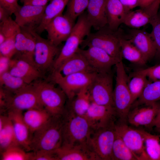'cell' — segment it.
Masks as SVG:
<instances>
[{"mask_svg":"<svg viewBox=\"0 0 160 160\" xmlns=\"http://www.w3.org/2000/svg\"><path fill=\"white\" fill-rule=\"evenodd\" d=\"M121 31L119 28L114 31L107 25L94 33H90L84 39L81 49L94 47L102 49L118 62L122 60L120 36Z\"/></svg>","mask_w":160,"mask_h":160,"instance_id":"obj_5","label":"cell"},{"mask_svg":"<svg viewBox=\"0 0 160 160\" xmlns=\"http://www.w3.org/2000/svg\"><path fill=\"white\" fill-rule=\"evenodd\" d=\"M20 29V27L11 17L0 22V44L6 39L16 36Z\"/></svg>","mask_w":160,"mask_h":160,"instance_id":"obj_38","label":"cell"},{"mask_svg":"<svg viewBox=\"0 0 160 160\" xmlns=\"http://www.w3.org/2000/svg\"><path fill=\"white\" fill-rule=\"evenodd\" d=\"M88 87L80 90L66 104V107L77 115L84 116L91 102Z\"/></svg>","mask_w":160,"mask_h":160,"instance_id":"obj_29","label":"cell"},{"mask_svg":"<svg viewBox=\"0 0 160 160\" xmlns=\"http://www.w3.org/2000/svg\"><path fill=\"white\" fill-rule=\"evenodd\" d=\"M63 114L53 116L42 127L33 134L30 145L31 151H55L63 142Z\"/></svg>","mask_w":160,"mask_h":160,"instance_id":"obj_1","label":"cell"},{"mask_svg":"<svg viewBox=\"0 0 160 160\" xmlns=\"http://www.w3.org/2000/svg\"><path fill=\"white\" fill-rule=\"evenodd\" d=\"M87 9V20L95 30H98L107 25L105 0H89Z\"/></svg>","mask_w":160,"mask_h":160,"instance_id":"obj_24","label":"cell"},{"mask_svg":"<svg viewBox=\"0 0 160 160\" xmlns=\"http://www.w3.org/2000/svg\"><path fill=\"white\" fill-rule=\"evenodd\" d=\"M160 5V0H157L146 7L131 11L127 14L123 23L135 29L150 23L153 18L158 13Z\"/></svg>","mask_w":160,"mask_h":160,"instance_id":"obj_19","label":"cell"},{"mask_svg":"<svg viewBox=\"0 0 160 160\" xmlns=\"http://www.w3.org/2000/svg\"><path fill=\"white\" fill-rule=\"evenodd\" d=\"M150 24L152 27V31L150 33L156 47L155 56L160 59V14L158 13L151 20Z\"/></svg>","mask_w":160,"mask_h":160,"instance_id":"obj_40","label":"cell"},{"mask_svg":"<svg viewBox=\"0 0 160 160\" xmlns=\"http://www.w3.org/2000/svg\"><path fill=\"white\" fill-rule=\"evenodd\" d=\"M14 57L11 59L12 62L34 81L41 77L43 74L36 67L23 59Z\"/></svg>","mask_w":160,"mask_h":160,"instance_id":"obj_39","label":"cell"},{"mask_svg":"<svg viewBox=\"0 0 160 160\" xmlns=\"http://www.w3.org/2000/svg\"><path fill=\"white\" fill-rule=\"evenodd\" d=\"M112 160H139L116 132L112 149Z\"/></svg>","mask_w":160,"mask_h":160,"instance_id":"obj_34","label":"cell"},{"mask_svg":"<svg viewBox=\"0 0 160 160\" xmlns=\"http://www.w3.org/2000/svg\"><path fill=\"white\" fill-rule=\"evenodd\" d=\"M33 30L20 28L16 37V53L14 56L23 59L36 67L34 53L36 39Z\"/></svg>","mask_w":160,"mask_h":160,"instance_id":"obj_18","label":"cell"},{"mask_svg":"<svg viewBox=\"0 0 160 160\" xmlns=\"http://www.w3.org/2000/svg\"><path fill=\"white\" fill-rule=\"evenodd\" d=\"M31 160H57L55 151H31Z\"/></svg>","mask_w":160,"mask_h":160,"instance_id":"obj_43","label":"cell"},{"mask_svg":"<svg viewBox=\"0 0 160 160\" xmlns=\"http://www.w3.org/2000/svg\"><path fill=\"white\" fill-rule=\"evenodd\" d=\"M89 0H69L65 15L75 22L78 17L84 12Z\"/></svg>","mask_w":160,"mask_h":160,"instance_id":"obj_37","label":"cell"},{"mask_svg":"<svg viewBox=\"0 0 160 160\" xmlns=\"http://www.w3.org/2000/svg\"><path fill=\"white\" fill-rule=\"evenodd\" d=\"M32 84L44 108L52 116L63 115L66 109L67 97L59 87L46 81L36 80Z\"/></svg>","mask_w":160,"mask_h":160,"instance_id":"obj_6","label":"cell"},{"mask_svg":"<svg viewBox=\"0 0 160 160\" xmlns=\"http://www.w3.org/2000/svg\"><path fill=\"white\" fill-rule=\"evenodd\" d=\"M11 59L0 54V75L8 71Z\"/></svg>","mask_w":160,"mask_h":160,"instance_id":"obj_45","label":"cell"},{"mask_svg":"<svg viewBox=\"0 0 160 160\" xmlns=\"http://www.w3.org/2000/svg\"><path fill=\"white\" fill-rule=\"evenodd\" d=\"M128 13L134 8L138 7L139 0H119Z\"/></svg>","mask_w":160,"mask_h":160,"instance_id":"obj_46","label":"cell"},{"mask_svg":"<svg viewBox=\"0 0 160 160\" xmlns=\"http://www.w3.org/2000/svg\"><path fill=\"white\" fill-rule=\"evenodd\" d=\"M116 133L140 160H150L145 151L142 129H136L127 123L119 122L115 124Z\"/></svg>","mask_w":160,"mask_h":160,"instance_id":"obj_11","label":"cell"},{"mask_svg":"<svg viewBox=\"0 0 160 160\" xmlns=\"http://www.w3.org/2000/svg\"><path fill=\"white\" fill-rule=\"evenodd\" d=\"M63 115L62 144H88L89 136L93 130L86 118L84 116L76 114L66 107Z\"/></svg>","mask_w":160,"mask_h":160,"instance_id":"obj_3","label":"cell"},{"mask_svg":"<svg viewBox=\"0 0 160 160\" xmlns=\"http://www.w3.org/2000/svg\"><path fill=\"white\" fill-rule=\"evenodd\" d=\"M75 23L64 14L55 17L45 27V30L47 33V39L54 44L60 46L68 38Z\"/></svg>","mask_w":160,"mask_h":160,"instance_id":"obj_13","label":"cell"},{"mask_svg":"<svg viewBox=\"0 0 160 160\" xmlns=\"http://www.w3.org/2000/svg\"><path fill=\"white\" fill-rule=\"evenodd\" d=\"M157 0H139L138 7H143L148 6Z\"/></svg>","mask_w":160,"mask_h":160,"instance_id":"obj_49","label":"cell"},{"mask_svg":"<svg viewBox=\"0 0 160 160\" xmlns=\"http://www.w3.org/2000/svg\"><path fill=\"white\" fill-rule=\"evenodd\" d=\"M105 10L107 25L111 29L117 30L128 13L119 0H105Z\"/></svg>","mask_w":160,"mask_h":160,"instance_id":"obj_25","label":"cell"},{"mask_svg":"<svg viewBox=\"0 0 160 160\" xmlns=\"http://www.w3.org/2000/svg\"><path fill=\"white\" fill-rule=\"evenodd\" d=\"M16 145H19L15 138L13 124L7 114H0V153L8 148Z\"/></svg>","mask_w":160,"mask_h":160,"instance_id":"obj_27","label":"cell"},{"mask_svg":"<svg viewBox=\"0 0 160 160\" xmlns=\"http://www.w3.org/2000/svg\"><path fill=\"white\" fill-rule=\"evenodd\" d=\"M78 51L83 55L96 72H112V67L119 62L105 51L97 47H89L86 49L79 48Z\"/></svg>","mask_w":160,"mask_h":160,"instance_id":"obj_15","label":"cell"},{"mask_svg":"<svg viewBox=\"0 0 160 160\" xmlns=\"http://www.w3.org/2000/svg\"><path fill=\"white\" fill-rule=\"evenodd\" d=\"M52 116L44 108H32L23 114L25 124L32 134L44 125Z\"/></svg>","mask_w":160,"mask_h":160,"instance_id":"obj_26","label":"cell"},{"mask_svg":"<svg viewBox=\"0 0 160 160\" xmlns=\"http://www.w3.org/2000/svg\"><path fill=\"white\" fill-rule=\"evenodd\" d=\"M50 0H25L23 5H29L37 7L46 6Z\"/></svg>","mask_w":160,"mask_h":160,"instance_id":"obj_47","label":"cell"},{"mask_svg":"<svg viewBox=\"0 0 160 160\" xmlns=\"http://www.w3.org/2000/svg\"><path fill=\"white\" fill-rule=\"evenodd\" d=\"M69 0H51L47 5L41 22L35 31L39 34L45 30L47 25L55 17L63 14Z\"/></svg>","mask_w":160,"mask_h":160,"instance_id":"obj_30","label":"cell"},{"mask_svg":"<svg viewBox=\"0 0 160 160\" xmlns=\"http://www.w3.org/2000/svg\"><path fill=\"white\" fill-rule=\"evenodd\" d=\"M97 73L80 72L63 77L51 75V80L58 85L70 100L81 89L89 87Z\"/></svg>","mask_w":160,"mask_h":160,"instance_id":"obj_12","label":"cell"},{"mask_svg":"<svg viewBox=\"0 0 160 160\" xmlns=\"http://www.w3.org/2000/svg\"><path fill=\"white\" fill-rule=\"evenodd\" d=\"M46 6H20L14 14L15 20L21 28L35 30L41 22Z\"/></svg>","mask_w":160,"mask_h":160,"instance_id":"obj_16","label":"cell"},{"mask_svg":"<svg viewBox=\"0 0 160 160\" xmlns=\"http://www.w3.org/2000/svg\"><path fill=\"white\" fill-rule=\"evenodd\" d=\"M88 88L91 102L114 107L112 72H97Z\"/></svg>","mask_w":160,"mask_h":160,"instance_id":"obj_9","label":"cell"},{"mask_svg":"<svg viewBox=\"0 0 160 160\" xmlns=\"http://www.w3.org/2000/svg\"><path fill=\"white\" fill-rule=\"evenodd\" d=\"M1 160H31L32 152L17 145L11 146L1 153Z\"/></svg>","mask_w":160,"mask_h":160,"instance_id":"obj_36","label":"cell"},{"mask_svg":"<svg viewBox=\"0 0 160 160\" xmlns=\"http://www.w3.org/2000/svg\"><path fill=\"white\" fill-rule=\"evenodd\" d=\"M160 106V104L156 102L134 107L128 114L127 122L136 127L152 128Z\"/></svg>","mask_w":160,"mask_h":160,"instance_id":"obj_17","label":"cell"},{"mask_svg":"<svg viewBox=\"0 0 160 160\" xmlns=\"http://www.w3.org/2000/svg\"><path fill=\"white\" fill-rule=\"evenodd\" d=\"M119 39L123 58L135 64L142 65L146 64L147 61L142 53L129 39L123 35L122 31Z\"/></svg>","mask_w":160,"mask_h":160,"instance_id":"obj_28","label":"cell"},{"mask_svg":"<svg viewBox=\"0 0 160 160\" xmlns=\"http://www.w3.org/2000/svg\"><path fill=\"white\" fill-rule=\"evenodd\" d=\"M11 15L8 11L0 6V22L7 20L11 17Z\"/></svg>","mask_w":160,"mask_h":160,"instance_id":"obj_48","label":"cell"},{"mask_svg":"<svg viewBox=\"0 0 160 160\" xmlns=\"http://www.w3.org/2000/svg\"><path fill=\"white\" fill-rule=\"evenodd\" d=\"M18 0H0V6L8 11L12 15L18 10L20 6Z\"/></svg>","mask_w":160,"mask_h":160,"instance_id":"obj_44","label":"cell"},{"mask_svg":"<svg viewBox=\"0 0 160 160\" xmlns=\"http://www.w3.org/2000/svg\"><path fill=\"white\" fill-rule=\"evenodd\" d=\"M16 36L6 39L0 44V54L10 58L14 57L16 53L15 48Z\"/></svg>","mask_w":160,"mask_h":160,"instance_id":"obj_41","label":"cell"},{"mask_svg":"<svg viewBox=\"0 0 160 160\" xmlns=\"http://www.w3.org/2000/svg\"><path fill=\"white\" fill-rule=\"evenodd\" d=\"M0 111L21 112L32 108H44L32 83L21 90L11 93L5 90L0 92Z\"/></svg>","mask_w":160,"mask_h":160,"instance_id":"obj_2","label":"cell"},{"mask_svg":"<svg viewBox=\"0 0 160 160\" xmlns=\"http://www.w3.org/2000/svg\"><path fill=\"white\" fill-rule=\"evenodd\" d=\"M115 66L116 81L113 93L114 108L119 121L127 123V116L133 103L128 85L129 77L122 60Z\"/></svg>","mask_w":160,"mask_h":160,"instance_id":"obj_4","label":"cell"},{"mask_svg":"<svg viewBox=\"0 0 160 160\" xmlns=\"http://www.w3.org/2000/svg\"><path fill=\"white\" fill-rule=\"evenodd\" d=\"M0 84L1 88L11 93L16 92L29 84L8 71L0 75Z\"/></svg>","mask_w":160,"mask_h":160,"instance_id":"obj_35","label":"cell"},{"mask_svg":"<svg viewBox=\"0 0 160 160\" xmlns=\"http://www.w3.org/2000/svg\"><path fill=\"white\" fill-rule=\"evenodd\" d=\"M142 130L145 151L150 160H160V136Z\"/></svg>","mask_w":160,"mask_h":160,"instance_id":"obj_33","label":"cell"},{"mask_svg":"<svg viewBox=\"0 0 160 160\" xmlns=\"http://www.w3.org/2000/svg\"><path fill=\"white\" fill-rule=\"evenodd\" d=\"M7 115L12 122L18 144L26 151H31L30 145L32 134L23 120L22 112L10 111Z\"/></svg>","mask_w":160,"mask_h":160,"instance_id":"obj_23","label":"cell"},{"mask_svg":"<svg viewBox=\"0 0 160 160\" xmlns=\"http://www.w3.org/2000/svg\"><path fill=\"white\" fill-rule=\"evenodd\" d=\"M36 41L34 53V60L36 67L43 74L52 68L61 49L47 39L41 37L35 30L33 31Z\"/></svg>","mask_w":160,"mask_h":160,"instance_id":"obj_10","label":"cell"},{"mask_svg":"<svg viewBox=\"0 0 160 160\" xmlns=\"http://www.w3.org/2000/svg\"><path fill=\"white\" fill-rule=\"evenodd\" d=\"M160 125V106L157 115L153 123V127H155Z\"/></svg>","mask_w":160,"mask_h":160,"instance_id":"obj_50","label":"cell"},{"mask_svg":"<svg viewBox=\"0 0 160 160\" xmlns=\"http://www.w3.org/2000/svg\"><path fill=\"white\" fill-rule=\"evenodd\" d=\"M50 0V1L51 0Z\"/></svg>","mask_w":160,"mask_h":160,"instance_id":"obj_53","label":"cell"},{"mask_svg":"<svg viewBox=\"0 0 160 160\" xmlns=\"http://www.w3.org/2000/svg\"><path fill=\"white\" fill-rule=\"evenodd\" d=\"M129 77L131 79L129 78L128 85L133 103L140 96L147 85L151 81L145 74L137 71Z\"/></svg>","mask_w":160,"mask_h":160,"instance_id":"obj_32","label":"cell"},{"mask_svg":"<svg viewBox=\"0 0 160 160\" xmlns=\"http://www.w3.org/2000/svg\"><path fill=\"white\" fill-rule=\"evenodd\" d=\"M128 34L125 37L132 42L147 62L155 56L156 47L150 33L143 30L132 28Z\"/></svg>","mask_w":160,"mask_h":160,"instance_id":"obj_22","label":"cell"},{"mask_svg":"<svg viewBox=\"0 0 160 160\" xmlns=\"http://www.w3.org/2000/svg\"><path fill=\"white\" fill-rule=\"evenodd\" d=\"M160 100V80L148 83L140 96L133 103L132 106L134 107L143 105H148Z\"/></svg>","mask_w":160,"mask_h":160,"instance_id":"obj_31","label":"cell"},{"mask_svg":"<svg viewBox=\"0 0 160 160\" xmlns=\"http://www.w3.org/2000/svg\"><path fill=\"white\" fill-rule=\"evenodd\" d=\"M92 27L87 20V12H84L77 18L71 33L61 48L53 65L52 71L77 52L84 39L91 33Z\"/></svg>","mask_w":160,"mask_h":160,"instance_id":"obj_7","label":"cell"},{"mask_svg":"<svg viewBox=\"0 0 160 160\" xmlns=\"http://www.w3.org/2000/svg\"><path fill=\"white\" fill-rule=\"evenodd\" d=\"M115 122L105 127L92 130L87 144L100 160H112V149L115 137Z\"/></svg>","mask_w":160,"mask_h":160,"instance_id":"obj_8","label":"cell"},{"mask_svg":"<svg viewBox=\"0 0 160 160\" xmlns=\"http://www.w3.org/2000/svg\"><path fill=\"white\" fill-rule=\"evenodd\" d=\"M55 151L57 160H100L88 144H62Z\"/></svg>","mask_w":160,"mask_h":160,"instance_id":"obj_20","label":"cell"},{"mask_svg":"<svg viewBox=\"0 0 160 160\" xmlns=\"http://www.w3.org/2000/svg\"><path fill=\"white\" fill-rule=\"evenodd\" d=\"M20 0L22 3H23L24 0Z\"/></svg>","mask_w":160,"mask_h":160,"instance_id":"obj_52","label":"cell"},{"mask_svg":"<svg viewBox=\"0 0 160 160\" xmlns=\"http://www.w3.org/2000/svg\"><path fill=\"white\" fill-rule=\"evenodd\" d=\"M83 72H96L83 55L77 51L53 71L52 76L63 77L71 74Z\"/></svg>","mask_w":160,"mask_h":160,"instance_id":"obj_21","label":"cell"},{"mask_svg":"<svg viewBox=\"0 0 160 160\" xmlns=\"http://www.w3.org/2000/svg\"><path fill=\"white\" fill-rule=\"evenodd\" d=\"M156 130L159 133H160V125L159 126L155 127Z\"/></svg>","mask_w":160,"mask_h":160,"instance_id":"obj_51","label":"cell"},{"mask_svg":"<svg viewBox=\"0 0 160 160\" xmlns=\"http://www.w3.org/2000/svg\"><path fill=\"white\" fill-rule=\"evenodd\" d=\"M84 116L93 130L107 126L115 122L116 117L113 107L98 104L91 102Z\"/></svg>","mask_w":160,"mask_h":160,"instance_id":"obj_14","label":"cell"},{"mask_svg":"<svg viewBox=\"0 0 160 160\" xmlns=\"http://www.w3.org/2000/svg\"><path fill=\"white\" fill-rule=\"evenodd\" d=\"M137 71L145 74L151 82L160 80V64Z\"/></svg>","mask_w":160,"mask_h":160,"instance_id":"obj_42","label":"cell"}]
</instances>
